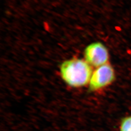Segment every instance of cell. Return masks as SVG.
<instances>
[{"label":"cell","mask_w":131,"mask_h":131,"mask_svg":"<svg viewBox=\"0 0 131 131\" xmlns=\"http://www.w3.org/2000/svg\"><path fill=\"white\" fill-rule=\"evenodd\" d=\"M84 56V60L90 65L96 68L108 63L109 59L107 48L100 42L91 43L86 47Z\"/></svg>","instance_id":"3"},{"label":"cell","mask_w":131,"mask_h":131,"mask_svg":"<svg viewBox=\"0 0 131 131\" xmlns=\"http://www.w3.org/2000/svg\"><path fill=\"white\" fill-rule=\"evenodd\" d=\"M60 71L67 84L73 88H80L89 84L93 71L92 67L85 60L73 58L61 64Z\"/></svg>","instance_id":"1"},{"label":"cell","mask_w":131,"mask_h":131,"mask_svg":"<svg viewBox=\"0 0 131 131\" xmlns=\"http://www.w3.org/2000/svg\"><path fill=\"white\" fill-rule=\"evenodd\" d=\"M115 71L109 63H106L94 70L89 83L90 91L102 89L111 84L115 80Z\"/></svg>","instance_id":"2"},{"label":"cell","mask_w":131,"mask_h":131,"mask_svg":"<svg viewBox=\"0 0 131 131\" xmlns=\"http://www.w3.org/2000/svg\"><path fill=\"white\" fill-rule=\"evenodd\" d=\"M121 131H131V117H125L122 119Z\"/></svg>","instance_id":"4"}]
</instances>
